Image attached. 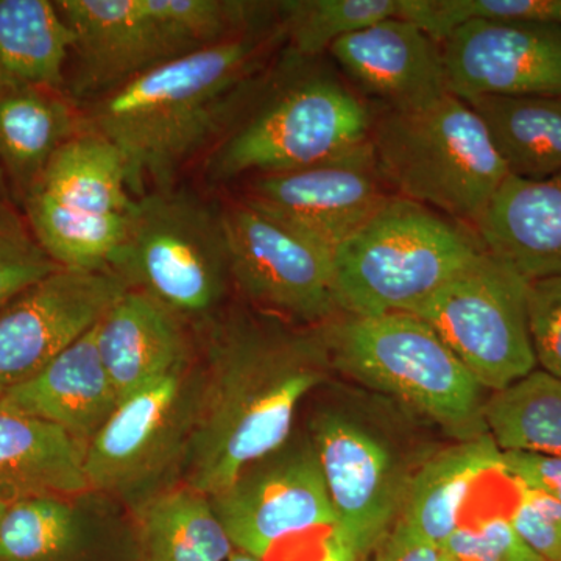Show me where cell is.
I'll use <instances>...</instances> for the list:
<instances>
[{
    "instance_id": "obj_12",
    "label": "cell",
    "mask_w": 561,
    "mask_h": 561,
    "mask_svg": "<svg viewBox=\"0 0 561 561\" xmlns=\"http://www.w3.org/2000/svg\"><path fill=\"white\" fill-rule=\"evenodd\" d=\"M209 500L234 549L264 561L337 526L312 443L283 446Z\"/></svg>"
},
{
    "instance_id": "obj_40",
    "label": "cell",
    "mask_w": 561,
    "mask_h": 561,
    "mask_svg": "<svg viewBox=\"0 0 561 561\" xmlns=\"http://www.w3.org/2000/svg\"><path fill=\"white\" fill-rule=\"evenodd\" d=\"M228 561H264L261 559H257V557L250 556V553L238 551V549H234V552L231 553L230 559Z\"/></svg>"
},
{
    "instance_id": "obj_1",
    "label": "cell",
    "mask_w": 561,
    "mask_h": 561,
    "mask_svg": "<svg viewBox=\"0 0 561 561\" xmlns=\"http://www.w3.org/2000/svg\"><path fill=\"white\" fill-rule=\"evenodd\" d=\"M284 41L276 18L164 62L81 105L83 125L121 151L136 197L172 190L179 173L230 130Z\"/></svg>"
},
{
    "instance_id": "obj_38",
    "label": "cell",
    "mask_w": 561,
    "mask_h": 561,
    "mask_svg": "<svg viewBox=\"0 0 561 561\" xmlns=\"http://www.w3.org/2000/svg\"><path fill=\"white\" fill-rule=\"evenodd\" d=\"M308 561H373V556L357 551L334 527Z\"/></svg>"
},
{
    "instance_id": "obj_37",
    "label": "cell",
    "mask_w": 561,
    "mask_h": 561,
    "mask_svg": "<svg viewBox=\"0 0 561 561\" xmlns=\"http://www.w3.org/2000/svg\"><path fill=\"white\" fill-rule=\"evenodd\" d=\"M440 548L398 519L376 549L373 561H440Z\"/></svg>"
},
{
    "instance_id": "obj_4",
    "label": "cell",
    "mask_w": 561,
    "mask_h": 561,
    "mask_svg": "<svg viewBox=\"0 0 561 561\" xmlns=\"http://www.w3.org/2000/svg\"><path fill=\"white\" fill-rule=\"evenodd\" d=\"M319 330L332 370L401 401L456 442L489 434V391L420 317L341 313Z\"/></svg>"
},
{
    "instance_id": "obj_15",
    "label": "cell",
    "mask_w": 561,
    "mask_h": 561,
    "mask_svg": "<svg viewBox=\"0 0 561 561\" xmlns=\"http://www.w3.org/2000/svg\"><path fill=\"white\" fill-rule=\"evenodd\" d=\"M128 289L111 271L58 268L0 311V397L90 332Z\"/></svg>"
},
{
    "instance_id": "obj_28",
    "label": "cell",
    "mask_w": 561,
    "mask_h": 561,
    "mask_svg": "<svg viewBox=\"0 0 561 561\" xmlns=\"http://www.w3.org/2000/svg\"><path fill=\"white\" fill-rule=\"evenodd\" d=\"M467 103L511 175L542 180L561 172V98L486 95Z\"/></svg>"
},
{
    "instance_id": "obj_33",
    "label": "cell",
    "mask_w": 561,
    "mask_h": 561,
    "mask_svg": "<svg viewBox=\"0 0 561 561\" xmlns=\"http://www.w3.org/2000/svg\"><path fill=\"white\" fill-rule=\"evenodd\" d=\"M440 551L457 561H545L523 540L505 513L463 519Z\"/></svg>"
},
{
    "instance_id": "obj_41",
    "label": "cell",
    "mask_w": 561,
    "mask_h": 561,
    "mask_svg": "<svg viewBox=\"0 0 561 561\" xmlns=\"http://www.w3.org/2000/svg\"><path fill=\"white\" fill-rule=\"evenodd\" d=\"M440 561H457V560L453 559V557L446 556V553L442 552Z\"/></svg>"
},
{
    "instance_id": "obj_27",
    "label": "cell",
    "mask_w": 561,
    "mask_h": 561,
    "mask_svg": "<svg viewBox=\"0 0 561 561\" xmlns=\"http://www.w3.org/2000/svg\"><path fill=\"white\" fill-rule=\"evenodd\" d=\"M136 545L138 561H228L234 552L209 496L186 483L146 502Z\"/></svg>"
},
{
    "instance_id": "obj_36",
    "label": "cell",
    "mask_w": 561,
    "mask_h": 561,
    "mask_svg": "<svg viewBox=\"0 0 561 561\" xmlns=\"http://www.w3.org/2000/svg\"><path fill=\"white\" fill-rule=\"evenodd\" d=\"M500 474L516 489L545 494L561 504V457L526 451H502Z\"/></svg>"
},
{
    "instance_id": "obj_7",
    "label": "cell",
    "mask_w": 561,
    "mask_h": 561,
    "mask_svg": "<svg viewBox=\"0 0 561 561\" xmlns=\"http://www.w3.org/2000/svg\"><path fill=\"white\" fill-rule=\"evenodd\" d=\"M121 151L83 127L55 154L20 209L43 250L70 271H110L138 213Z\"/></svg>"
},
{
    "instance_id": "obj_9",
    "label": "cell",
    "mask_w": 561,
    "mask_h": 561,
    "mask_svg": "<svg viewBox=\"0 0 561 561\" xmlns=\"http://www.w3.org/2000/svg\"><path fill=\"white\" fill-rule=\"evenodd\" d=\"M110 271L181 321L206 319L232 283L221 208L173 187L144 195Z\"/></svg>"
},
{
    "instance_id": "obj_17",
    "label": "cell",
    "mask_w": 561,
    "mask_h": 561,
    "mask_svg": "<svg viewBox=\"0 0 561 561\" xmlns=\"http://www.w3.org/2000/svg\"><path fill=\"white\" fill-rule=\"evenodd\" d=\"M449 92L461 101L561 98V27L472 20L442 41Z\"/></svg>"
},
{
    "instance_id": "obj_14",
    "label": "cell",
    "mask_w": 561,
    "mask_h": 561,
    "mask_svg": "<svg viewBox=\"0 0 561 561\" xmlns=\"http://www.w3.org/2000/svg\"><path fill=\"white\" fill-rule=\"evenodd\" d=\"M195 391L184 367L121 401L84 451L91 493H135L183 457Z\"/></svg>"
},
{
    "instance_id": "obj_23",
    "label": "cell",
    "mask_w": 561,
    "mask_h": 561,
    "mask_svg": "<svg viewBox=\"0 0 561 561\" xmlns=\"http://www.w3.org/2000/svg\"><path fill=\"white\" fill-rule=\"evenodd\" d=\"M84 449L61 427L0 405V504L90 494Z\"/></svg>"
},
{
    "instance_id": "obj_3",
    "label": "cell",
    "mask_w": 561,
    "mask_h": 561,
    "mask_svg": "<svg viewBox=\"0 0 561 561\" xmlns=\"http://www.w3.org/2000/svg\"><path fill=\"white\" fill-rule=\"evenodd\" d=\"M73 33L66 94L87 105L191 51L267 21V7L241 0H60Z\"/></svg>"
},
{
    "instance_id": "obj_39",
    "label": "cell",
    "mask_w": 561,
    "mask_h": 561,
    "mask_svg": "<svg viewBox=\"0 0 561 561\" xmlns=\"http://www.w3.org/2000/svg\"><path fill=\"white\" fill-rule=\"evenodd\" d=\"M0 202H14L11 197L9 181L3 175L2 169H0Z\"/></svg>"
},
{
    "instance_id": "obj_22",
    "label": "cell",
    "mask_w": 561,
    "mask_h": 561,
    "mask_svg": "<svg viewBox=\"0 0 561 561\" xmlns=\"http://www.w3.org/2000/svg\"><path fill=\"white\" fill-rule=\"evenodd\" d=\"M73 500L35 497L7 505L0 561H138V545L105 530Z\"/></svg>"
},
{
    "instance_id": "obj_11",
    "label": "cell",
    "mask_w": 561,
    "mask_h": 561,
    "mask_svg": "<svg viewBox=\"0 0 561 561\" xmlns=\"http://www.w3.org/2000/svg\"><path fill=\"white\" fill-rule=\"evenodd\" d=\"M220 208L231 280L251 302L305 327L341 316L330 249L243 198Z\"/></svg>"
},
{
    "instance_id": "obj_19",
    "label": "cell",
    "mask_w": 561,
    "mask_h": 561,
    "mask_svg": "<svg viewBox=\"0 0 561 561\" xmlns=\"http://www.w3.org/2000/svg\"><path fill=\"white\" fill-rule=\"evenodd\" d=\"M95 327L28 381L5 391L0 405L55 424L87 448L119 404L99 354Z\"/></svg>"
},
{
    "instance_id": "obj_5",
    "label": "cell",
    "mask_w": 561,
    "mask_h": 561,
    "mask_svg": "<svg viewBox=\"0 0 561 561\" xmlns=\"http://www.w3.org/2000/svg\"><path fill=\"white\" fill-rule=\"evenodd\" d=\"M483 251L468 225L393 195L332 254L339 312L413 313Z\"/></svg>"
},
{
    "instance_id": "obj_35",
    "label": "cell",
    "mask_w": 561,
    "mask_h": 561,
    "mask_svg": "<svg viewBox=\"0 0 561 561\" xmlns=\"http://www.w3.org/2000/svg\"><path fill=\"white\" fill-rule=\"evenodd\" d=\"M511 516L523 540L545 561H561V504L535 493L516 489Z\"/></svg>"
},
{
    "instance_id": "obj_31",
    "label": "cell",
    "mask_w": 561,
    "mask_h": 561,
    "mask_svg": "<svg viewBox=\"0 0 561 561\" xmlns=\"http://www.w3.org/2000/svg\"><path fill=\"white\" fill-rule=\"evenodd\" d=\"M402 20L442 43L472 20L524 21L561 27V0H402Z\"/></svg>"
},
{
    "instance_id": "obj_24",
    "label": "cell",
    "mask_w": 561,
    "mask_h": 561,
    "mask_svg": "<svg viewBox=\"0 0 561 561\" xmlns=\"http://www.w3.org/2000/svg\"><path fill=\"white\" fill-rule=\"evenodd\" d=\"M80 106L46 87L0 90V169L21 206L55 154L83 130Z\"/></svg>"
},
{
    "instance_id": "obj_21",
    "label": "cell",
    "mask_w": 561,
    "mask_h": 561,
    "mask_svg": "<svg viewBox=\"0 0 561 561\" xmlns=\"http://www.w3.org/2000/svg\"><path fill=\"white\" fill-rule=\"evenodd\" d=\"M95 341L117 400L187 367L184 321L144 291L127 289L95 327Z\"/></svg>"
},
{
    "instance_id": "obj_18",
    "label": "cell",
    "mask_w": 561,
    "mask_h": 561,
    "mask_svg": "<svg viewBox=\"0 0 561 561\" xmlns=\"http://www.w3.org/2000/svg\"><path fill=\"white\" fill-rule=\"evenodd\" d=\"M330 54L382 108H423L449 94L442 43L402 18L351 33Z\"/></svg>"
},
{
    "instance_id": "obj_25",
    "label": "cell",
    "mask_w": 561,
    "mask_h": 561,
    "mask_svg": "<svg viewBox=\"0 0 561 561\" xmlns=\"http://www.w3.org/2000/svg\"><path fill=\"white\" fill-rule=\"evenodd\" d=\"M501 457L490 434L438 451L413 471L398 519L442 548L463 523L465 505L476 485L500 472Z\"/></svg>"
},
{
    "instance_id": "obj_6",
    "label": "cell",
    "mask_w": 561,
    "mask_h": 561,
    "mask_svg": "<svg viewBox=\"0 0 561 561\" xmlns=\"http://www.w3.org/2000/svg\"><path fill=\"white\" fill-rule=\"evenodd\" d=\"M370 144L394 195L472 230L511 175L479 114L451 92L423 108H382Z\"/></svg>"
},
{
    "instance_id": "obj_34",
    "label": "cell",
    "mask_w": 561,
    "mask_h": 561,
    "mask_svg": "<svg viewBox=\"0 0 561 561\" xmlns=\"http://www.w3.org/2000/svg\"><path fill=\"white\" fill-rule=\"evenodd\" d=\"M527 313L538 368L561 379V275L529 280Z\"/></svg>"
},
{
    "instance_id": "obj_26",
    "label": "cell",
    "mask_w": 561,
    "mask_h": 561,
    "mask_svg": "<svg viewBox=\"0 0 561 561\" xmlns=\"http://www.w3.org/2000/svg\"><path fill=\"white\" fill-rule=\"evenodd\" d=\"M73 33L57 2L0 0V90L65 91Z\"/></svg>"
},
{
    "instance_id": "obj_16",
    "label": "cell",
    "mask_w": 561,
    "mask_h": 561,
    "mask_svg": "<svg viewBox=\"0 0 561 561\" xmlns=\"http://www.w3.org/2000/svg\"><path fill=\"white\" fill-rule=\"evenodd\" d=\"M393 195L368 139L311 168L253 176L241 198L334 253Z\"/></svg>"
},
{
    "instance_id": "obj_42",
    "label": "cell",
    "mask_w": 561,
    "mask_h": 561,
    "mask_svg": "<svg viewBox=\"0 0 561 561\" xmlns=\"http://www.w3.org/2000/svg\"><path fill=\"white\" fill-rule=\"evenodd\" d=\"M3 512H5V505L0 504V518H2Z\"/></svg>"
},
{
    "instance_id": "obj_29",
    "label": "cell",
    "mask_w": 561,
    "mask_h": 561,
    "mask_svg": "<svg viewBox=\"0 0 561 561\" xmlns=\"http://www.w3.org/2000/svg\"><path fill=\"white\" fill-rule=\"evenodd\" d=\"M486 430L501 451L561 457V379L534 370L507 389L490 393Z\"/></svg>"
},
{
    "instance_id": "obj_20",
    "label": "cell",
    "mask_w": 561,
    "mask_h": 561,
    "mask_svg": "<svg viewBox=\"0 0 561 561\" xmlns=\"http://www.w3.org/2000/svg\"><path fill=\"white\" fill-rule=\"evenodd\" d=\"M474 231L523 278L561 275V172L542 180L508 175Z\"/></svg>"
},
{
    "instance_id": "obj_13",
    "label": "cell",
    "mask_w": 561,
    "mask_h": 561,
    "mask_svg": "<svg viewBox=\"0 0 561 561\" xmlns=\"http://www.w3.org/2000/svg\"><path fill=\"white\" fill-rule=\"evenodd\" d=\"M311 443L337 516L335 529L357 551L375 556L400 518L413 471L381 432L339 409L313 419Z\"/></svg>"
},
{
    "instance_id": "obj_2",
    "label": "cell",
    "mask_w": 561,
    "mask_h": 561,
    "mask_svg": "<svg viewBox=\"0 0 561 561\" xmlns=\"http://www.w3.org/2000/svg\"><path fill=\"white\" fill-rule=\"evenodd\" d=\"M331 371L319 328L287 330L251 320L219 328L195 391L183 483L213 497L279 451L302 400Z\"/></svg>"
},
{
    "instance_id": "obj_32",
    "label": "cell",
    "mask_w": 561,
    "mask_h": 561,
    "mask_svg": "<svg viewBox=\"0 0 561 561\" xmlns=\"http://www.w3.org/2000/svg\"><path fill=\"white\" fill-rule=\"evenodd\" d=\"M61 268L43 250L14 202H0V311Z\"/></svg>"
},
{
    "instance_id": "obj_30",
    "label": "cell",
    "mask_w": 561,
    "mask_h": 561,
    "mask_svg": "<svg viewBox=\"0 0 561 561\" xmlns=\"http://www.w3.org/2000/svg\"><path fill=\"white\" fill-rule=\"evenodd\" d=\"M275 11L294 57L316 58L351 33L401 18L402 0H284Z\"/></svg>"
},
{
    "instance_id": "obj_10",
    "label": "cell",
    "mask_w": 561,
    "mask_h": 561,
    "mask_svg": "<svg viewBox=\"0 0 561 561\" xmlns=\"http://www.w3.org/2000/svg\"><path fill=\"white\" fill-rule=\"evenodd\" d=\"M529 280L483 251L413 311L489 393L537 370L527 313Z\"/></svg>"
},
{
    "instance_id": "obj_8",
    "label": "cell",
    "mask_w": 561,
    "mask_h": 561,
    "mask_svg": "<svg viewBox=\"0 0 561 561\" xmlns=\"http://www.w3.org/2000/svg\"><path fill=\"white\" fill-rule=\"evenodd\" d=\"M370 108L342 81L312 76L236 121L209 151V183L311 168L370 139Z\"/></svg>"
}]
</instances>
